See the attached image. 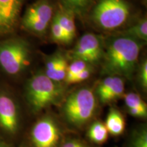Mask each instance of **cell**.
<instances>
[{
  "mask_svg": "<svg viewBox=\"0 0 147 147\" xmlns=\"http://www.w3.org/2000/svg\"><path fill=\"white\" fill-rule=\"evenodd\" d=\"M59 23L65 33L69 44L76 36V27L74 21V13L60 5L57 12L55 13Z\"/></svg>",
  "mask_w": 147,
  "mask_h": 147,
  "instance_id": "obj_12",
  "label": "cell"
},
{
  "mask_svg": "<svg viewBox=\"0 0 147 147\" xmlns=\"http://www.w3.org/2000/svg\"><path fill=\"white\" fill-rule=\"evenodd\" d=\"M61 5L73 12L74 14H82L86 12L93 0H59Z\"/></svg>",
  "mask_w": 147,
  "mask_h": 147,
  "instance_id": "obj_17",
  "label": "cell"
},
{
  "mask_svg": "<svg viewBox=\"0 0 147 147\" xmlns=\"http://www.w3.org/2000/svg\"><path fill=\"white\" fill-rule=\"evenodd\" d=\"M96 106V99L93 91L89 88H81L66 97L62 111L69 125L80 127L93 118Z\"/></svg>",
  "mask_w": 147,
  "mask_h": 147,
  "instance_id": "obj_3",
  "label": "cell"
},
{
  "mask_svg": "<svg viewBox=\"0 0 147 147\" xmlns=\"http://www.w3.org/2000/svg\"><path fill=\"white\" fill-rule=\"evenodd\" d=\"M88 137L93 142L102 144L106 142L108 138V131L104 123L95 121L90 127L87 133Z\"/></svg>",
  "mask_w": 147,
  "mask_h": 147,
  "instance_id": "obj_15",
  "label": "cell"
},
{
  "mask_svg": "<svg viewBox=\"0 0 147 147\" xmlns=\"http://www.w3.org/2000/svg\"><path fill=\"white\" fill-rule=\"evenodd\" d=\"M123 36L129 37L139 42H146L147 40V20L143 18L136 23L134 24L122 33Z\"/></svg>",
  "mask_w": 147,
  "mask_h": 147,
  "instance_id": "obj_14",
  "label": "cell"
},
{
  "mask_svg": "<svg viewBox=\"0 0 147 147\" xmlns=\"http://www.w3.org/2000/svg\"><path fill=\"white\" fill-rule=\"evenodd\" d=\"M0 147H5V144H3V143L1 142V140H0Z\"/></svg>",
  "mask_w": 147,
  "mask_h": 147,
  "instance_id": "obj_26",
  "label": "cell"
},
{
  "mask_svg": "<svg viewBox=\"0 0 147 147\" xmlns=\"http://www.w3.org/2000/svg\"><path fill=\"white\" fill-rule=\"evenodd\" d=\"M124 100L127 109H134V108L147 109L146 103L138 94L136 93L130 92L125 94Z\"/></svg>",
  "mask_w": 147,
  "mask_h": 147,
  "instance_id": "obj_19",
  "label": "cell"
},
{
  "mask_svg": "<svg viewBox=\"0 0 147 147\" xmlns=\"http://www.w3.org/2000/svg\"><path fill=\"white\" fill-rule=\"evenodd\" d=\"M61 138V129L55 119L45 117L33 126L31 141L34 147H57Z\"/></svg>",
  "mask_w": 147,
  "mask_h": 147,
  "instance_id": "obj_6",
  "label": "cell"
},
{
  "mask_svg": "<svg viewBox=\"0 0 147 147\" xmlns=\"http://www.w3.org/2000/svg\"><path fill=\"white\" fill-rule=\"evenodd\" d=\"M61 147H91L86 143L78 139L68 140L63 143Z\"/></svg>",
  "mask_w": 147,
  "mask_h": 147,
  "instance_id": "obj_25",
  "label": "cell"
},
{
  "mask_svg": "<svg viewBox=\"0 0 147 147\" xmlns=\"http://www.w3.org/2000/svg\"><path fill=\"white\" fill-rule=\"evenodd\" d=\"M50 23L39 19H22V25L26 30L37 36L45 34Z\"/></svg>",
  "mask_w": 147,
  "mask_h": 147,
  "instance_id": "obj_16",
  "label": "cell"
},
{
  "mask_svg": "<svg viewBox=\"0 0 147 147\" xmlns=\"http://www.w3.org/2000/svg\"><path fill=\"white\" fill-rule=\"evenodd\" d=\"M125 83L121 77L109 76L102 80L97 86L96 93L103 104L118 100L124 95Z\"/></svg>",
  "mask_w": 147,
  "mask_h": 147,
  "instance_id": "obj_10",
  "label": "cell"
},
{
  "mask_svg": "<svg viewBox=\"0 0 147 147\" xmlns=\"http://www.w3.org/2000/svg\"><path fill=\"white\" fill-rule=\"evenodd\" d=\"M24 0H0V36L15 28Z\"/></svg>",
  "mask_w": 147,
  "mask_h": 147,
  "instance_id": "obj_9",
  "label": "cell"
},
{
  "mask_svg": "<svg viewBox=\"0 0 147 147\" xmlns=\"http://www.w3.org/2000/svg\"><path fill=\"white\" fill-rule=\"evenodd\" d=\"M20 127V115L13 97L5 92H0V128L5 133L14 135Z\"/></svg>",
  "mask_w": 147,
  "mask_h": 147,
  "instance_id": "obj_8",
  "label": "cell"
},
{
  "mask_svg": "<svg viewBox=\"0 0 147 147\" xmlns=\"http://www.w3.org/2000/svg\"><path fill=\"white\" fill-rule=\"evenodd\" d=\"M51 21H52V23L51 26V34L53 41L56 43L62 44V45H68L69 42L65 33L64 32L63 28L59 23L55 14L53 16Z\"/></svg>",
  "mask_w": 147,
  "mask_h": 147,
  "instance_id": "obj_18",
  "label": "cell"
},
{
  "mask_svg": "<svg viewBox=\"0 0 147 147\" xmlns=\"http://www.w3.org/2000/svg\"><path fill=\"white\" fill-rule=\"evenodd\" d=\"M131 147H147V132L146 129H140L134 134Z\"/></svg>",
  "mask_w": 147,
  "mask_h": 147,
  "instance_id": "obj_22",
  "label": "cell"
},
{
  "mask_svg": "<svg viewBox=\"0 0 147 147\" xmlns=\"http://www.w3.org/2000/svg\"><path fill=\"white\" fill-rule=\"evenodd\" d=\"M140 82L144 89L147 87V61L146 60L143 61L140 67L139 74Z\"/></svg>",
  "mask_w": 147,
  "mask_h": 147,
  "instance_id": "obj_24",
  "label": "cell"
},
{
  "mask_svg": "<svg viewBox=\"0 0 147 147\" xmlns=\"http://www.w3.org/2000/svg\"><path fill=\"white\" fill-rule=\"evenodd\" d=\"M53 16V5L49 0H38L27 9L24 19H39L50 23Z\"/></svg>",
  "mask_w": 147,
  "mask_h": 147,
  "instance_id": "obj_11",
  "label": "cell"
},
{
  "mask_svg": "<svg viewBox=\"0 0 147 147\" xmlns=\"http://www.w3.org/2000/svg\"><path fill=\"white\" fill-rule=\"evenodd\" d=\"M64 89L59 82L53 81L45 73H37L27 81L25 96L34 113H39L56 104L63 97Z\"/></svg>",
  "mask_w": 147,
  "mask_h": 147,
  "instance_id": "obj_2",
  "label": "cell"
},
{
  "mask_svg": "<svg viewBox=\"0 0 147 147\" xmlns=\"http://www.w3.org/2000/svg\"><path fill=\"white\" fill-rule=\"evenodd\" d=\"M103 44L100 36L94 34L82 36L70 53L74 60L78 59L87 63H96L102 57Z\"/></svg>",
  "mask_w": 147,
  "mask_h": 147,
  "instance_id": "obj_7",
  "label": "cell"
},
{
  "mask_svg": "<svg viewBox=\"0 0 147 147\" xmlns=\"http://www.w3.org/2000/svg\"><path fill=\"white\" fill-rule=\"evenodd\" d=\"M142 49L141 42L127 36L116 37L103 53V71L109 76L129 78L135 71Z\"/></svg>",
  "mask_w": 147,
  "mask_h": 147,
  "instance_id": "obj_1",
  "label": "cell"
},
{
  "mask_svg": "<svg viewBox=\"0 0 147 147\" xmlns=\"http://www.w3.org/2000/svg\"><path fill=\"white\" fill-rule=\"evenodd\" d=\"M105 125L108 134L118 136L123 133L125 127V122L122 114L115 108H110L108 113Z\"/></svg>",
  "mask_w": 147,
  "mask_h": 147,
  "instance_id": "obj_13",
  "label": "cell"
},
{
  "mask_svg": "<svg viewBox=\"0 0 147 147\" xmlns=\"http://www.w3.org/2000/svg\"><path fill=\"white\" fill-rule=\"evenodd\" d=\"M88 66H89V63H86L84 61L78 59L74 60L72 63H71L67 66V73H66V76L64 80L66 81L68 79L71 78V77L78 74L79 72L87 68Z\"/></svg>",
  "mask_w": 147,
  "mask_h": 147,
  "instance_id": "obj_21",
  "label": "cell"
},
{
  "mask_svg": "<svg viewBox=\"0 0 147 147\" xmlns=\"http://www.w3.org/2000/svg\"><path fill=\"white\" fill-rule=\"evenodd\" d=\"M92 72V69L91 67L88 66L87 68L79 72L78 74L75 75L74 76L71 77V78L68 79L67 80L65 81L67 84H76L81 82L84 80H87L91 76Z\"/></svg>",
  "mask_w": 147,
  "mask_h": 147,
  "instance_id": "obj_23",
  "label": "cell"
},
{
  "mask_svg": "<svg viewBox=\"0 0 147 147\" xmlns=\"http://www.w3.org/2000/svg\"><path fill=\"white\" fill-rule=\"evenodd\" d=\"M65 59H66L61 54H60V53L55 54L53 55V56H51L50 58L47 59L45 63V74H46V76H49Z\"/></svg>",
  "mask_w": 147,
  "mask_h": 147,
  "instance_id": "obj_20",
  "label": "cell"
},
{
  "mask_svg": "<svg viewBox=\"0 0 147 147\" xmlns=\"http://www.w3.org/2000/svg\"><path fill=\"white\" fill-rule=\"evenodd\" d=\"M130 13V6L125 0H99L93 8L91 18L100 29L114 30L126 23Z\"/></svg>",
  "mask_w": 147,
  "mask_h": 147,
  "instance_id": "obj_5",
  "label": "cell"
},
{
  "mask_svg": "<svg viewBox=\"0 0 147 147\" xmlns=\"http://www.w3.org/2000/svg\"><path fill=\"white\" fill-rule=\"evenodd\" d=\"M31 47L29 42L19 38L0 42V67L10 76H16L30 64Z\"/></svg>",
  "mask_w": 147,
  "mask_h": 147,
  "instance_id": "obj_4",
  "label": "cell"
},
{
  "mask_svg": "<svg viewBox=\"0 0 147 147\" xmlns=\"http://www.w3.org/2000/svg\"><path fill=\"white\" fill-rule=\"evenodd\" d=\"M144 1H145V2H146V0H144Z\"/></svg>",
  "mask_w": 147,
  "mask_h": 147,
  "instance_id": "obj_27",
  "label": "cell"
}]
</instances>
